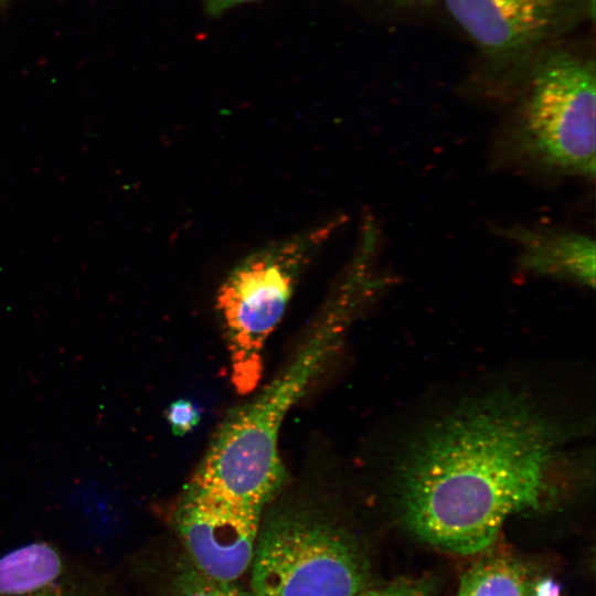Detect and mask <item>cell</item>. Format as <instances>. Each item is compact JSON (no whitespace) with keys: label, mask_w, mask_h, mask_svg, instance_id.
Listing matches in <instances>:
<instances>
[{"label":"cell","mask_w":596,"mask_h":596,"mask_svg":"<svg viewBox=\"0 0 596 596\" xmlns=\"http://www.w3.org/2000/svg\"><path fill=\"white\" fill-rule=\"evenodd\" d=\"M391 2L398 6H426L430 4L436 0H390Z\"/></svg>","instance_id":"2e32d148"},{"label":"cell","mask_w":596,"mask_h":596,"mask_svg":"<svg viewBox=\"0 0 596 596\" xmlns=\"http://www.w3.org/2000/svg\"><path fill=\"white\" fill-rule=\"evenodd\" d=\"M595 91L592 56L562 43L542 53L512 96L499 158L543 174L594 179Z\"/></svg>","instance_id":"3957f363"},{"label":"cell","mask_w":596,"mask_h":596,"mask_svg":"<svg viewBox=\"0 0 596 596\" xmlns=\"http://www.w3.org/2000/svg\"><path fill=\"white\" fill-rule=\"evenodd\" d=\"M166 418L174 435L184 436L199 425L201 411L193 401L181 397L169 405Z\"/></svg>","instance_id":"4fadbf2b"},{"label":"cell","mask_w":596,"mask_h":596,"mask_svg":"<svg viewBox=\"0 0 596 596\" xmlns=\"http://www.w3.org/2000/svg\"><path fill=\"white\" fill-rule=\"evenodd\" d=\"M248 570L254 596H354L371 585L370 563L355 538L305 509L262 522Z\"/></svg>","instance_id":"5b68a950"},{"label":"cell","mask_w":596,"mask_h":596,"mask_svg":"<svg viewBox=\"0 0 596 596\" xmlns=\"http://www.w3.org/2000/svg\"><path fill=\"white\" fill-rule=\"evenodd\" d=\"M359 305V298L341 287L286 369L253 400L227 415L190 483L235 501L265 507L285 477L278 453L284 419L337 349Z\"/></svg>","instance_id":"7a4b0ae2"},{"label":"cell","mask_w":596,"mask_h":596,"mask_svg":"<svg viewBox=\"0 0 596 596\" xmlns=\"http://www.w3.org/2000/svg\"><path fill=\"white\" fill-rule=\"evenodd\" d=\"M587 3L592 12L595 14V0H587Z\"/></svg>","instance_id":"ac0fdd59"},{"label":"cell","mask_w":596,"mask_h":596,"mask_svg":"<svg viewBox=\"0 0 596 596\" xmlns=\"http://www.w3.org/2000/svg\"><path fill=\"white\" fill-rule=\"evenodd\" d=\"M342 222V217L332 219L253 252L220 285L216 310L228 351L231 382L240 394L257 387L267 339L305 269Z\"/></svg>","instance_id":"277c9868"},{"label":"cell","mask_w":596,"mask_h":596,"mask_svg":"<svg viewBox=\"0 0 596 596\" xmlns=\"http://www.w3.org/2000/svg\"><path fill=\"white\" fill-rule=\"evenodd\" d=\"M354 267H358V268L361 269V265H359V264H354ZM364 273H365V274L368 275V277H369L370 273H369L368 270L364 272ZM369 279H370V278H369ZM371 283L373 284L374 291H376V290H377V285H376V283H375V280H374V281L371 280ZM374 291H373V292H374Z\"/></svg>","instance_id":"e0dca14e"},{"label":"cell","mask_w":596,"mask_h":596,"mask_svg":"<svg viewBox=\"0 0 596 596\" xmlns=\"http://www.w3.org/2000/svg\"><path fill=\"white\" fill-rule=\"evenodd\" d=\"M30 596H73V595L58 589L57 586H52L50 588H46L44 590H41Z\"/></svg>","instance_id":"9a60e30c"},{"label":"cell","mask_w":596,"mask_h":596,"mask_svg":"<svg viewBox=\"0 0 596 596\" xmlns=\"http://www.w3.org/2000/svg\"><path fill=\"white\" fill-rule=\"evenodd\" d=\"M538 581L519 556L487 553L461 575L456 596H534Z\"/></svg>","instance_id":"9c48e42d"},{"label":"cell","mask_w":596,"mask_h":596,"mask_svg":"<svg viewBox=\"0 0 596 596\" xmlns=\"http://www.w3.org/2000/svg\"><path fill=\"white\" fill-rule=\"evenodd\" d=\"M436 582L429 577H398L389 583L369 585L354 596H434Z\"/></svg>","instance_id":"7c38bea8"},{"label":"cell","mask_w":596,"mask_h":596,"mask_svg":"<svg viewBox=\"0 0 596 596\" xmlns=\"http://www.w3.org/2000/svg\"><path fill=\"white\" fill-rule=\"evenodd\" d=\"M63 558L46 542H33L0 557V596H30L55 586Z\"/></svg>","instance_id":"30bf717a"},{"label":"cell","mask_w":596,"mask_h":596,"mask_svg":"<svg viewBox=\"0 0 596 596\" xmlns=\"http://www.w3.org/2000/svg\"><path fill=\"white\" fill-rule=\"evenodd\" d=\"M264 507L235 501L189 482L172 522L187 558L204 574L235 582L248 571Z\"/></svg>","instance_id":"52a82bcc"},{"label":"cell","mask_w":596,"mask_h":596,"mask_svg":"<svg viewBox=\"0 0 596 596\" xmlns=\"http://www.w3.org/2000/svg\"><path fill=\"white\" fill-rule=\"evenodd\" d=\"M170 596H254L235 582L213 578L196 568L188 558L177 566L170 584Z\"/></svg>","instance_id":"8fae6325"},{"label":"cell","mask_w":596,"mask_h":596,"mask_svg":"<svg viewBox=\"0 0 596 596\" xmlns=\"http://www.w3.org/2000/svg\"><path fill=\"white\" fill-rule=\"evenodd\" d=\"M469 39L491 88L514 95L539 56L562 43L584 18L587 0H444Z\"/></svg>","instance_id":"8992f818"},{"label":"cell","mask_w":596,"mask_h":596,"mask_svg":"<svg viewBox=\"0 0 596 596\" xmlns=\"http://www.w3.org/2000/svg\"><path fill=\"white\" fill-rule=\"evenodd\" d=\"M581 425L525 390L461 400L401 448L391 494L402 524L446 553L489 551L512 515L588 487L592 468L573 447Z\"/></svg>","instance_id":"6da1fadb"},{"label":"cell","mask_w":596,"mask_h":596,"mask_svg":"<svg viewBox=\"0 0 596 596\" xmlns=\"http://www.w3.org/2000/svg\"><path fill=\"white\" fill-rule=\"evenodd\" d=\"M519 248L518 265L536 276L595 286V242L572 231L521 225L494 228Z\"/></svg>","instance_id":"ba28073f"},{"label":"cell","mask_w":596,"mask_h":596,"mask_svg":"<svg viewBox=\"0 0 596 596\" xmlns=\"http://www.w3.org/2000/svg\"><path fill=\"white\" fill-rule=\"evenodd\" d=\"M356 264L361 265V264L359 263V260L356 262ZM369 276H370V275H369ZM377 281H379V280H375V283H377ZM376 285L379 286L380 284L377 283ZM379 288H380V286L377 287V289H379Z\"/></svg>","instance_id":"d6986e66"},{"label":"cell","mask_w":596,"mask_h":596,"mask_svg":"<svg viewBox=\"0 0 596 596\" xmlns=\"http://www.w3.org/2000/svg\"><path fill=\"white\" fill-rule=\"evenodd\" d=\"M206 13L211 17H220L226 11L258 0H202Z\"/></svg>","instance_id":"5bb4252c"}]
</instances>
